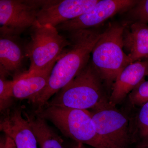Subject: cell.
Segmentation results:
<instances>
[{
  "label": "cell",
  "mask_w": 148,
  "mask_h": 148,
  "mask_svg": "<svg viewBox=\"0 0 148 148\" xmlns=\"http://www.w3.org/2000/svg\"><path fill=\"white\" fill-rule=\"evenodd\" d=\"M70 45L53 66L45 88L31 103L43 108L50 98L71 82L90 61L93 48L102 33L92 29L69 33Z\"/></svg>",
  "instance_id": "cell-1"
},
{
  "label": "cell",
  "mask_w": 148,
  "mask_h": 148,
  "mask_svg": "<svg viewBox=\"0 0 148 148\" xmlns=\"http://www.w3.org/2000/svg\"><path fill=\"white\" fill-rule=\"evenodd\" d=\"M104 86L100 73L90 61L82 71L56 93L45 106L92 110L109 102V96Z\"/></svg>",
  "instance_id": "cell-2"
},
{
  "label": "cell",
  "mask_w": 148,
  "mask_h": 148,
  "mask_svg": "<svg viewBox=\"0 0 148 148\" xmlns=\"http://www.w3.org/2000/svg\"><path fill=\"white\" fill-rule=\"evenodd\" d=\"M124 29L119 25L109 27L102 33L91 52V61L100 73L109 95L120 72L132 63L124 51Z\"/></svg>",
  "instance_id": "cell-3"
},
{
  "label": "cell",
  "mask_w": 148,
  "mask_h": 148,
  "mask_svg": "<svg viewBox=\"0 0 148 148\" xmlns=\"http://www.w3.org/2000/svg\"><path fill=\"white\" fill-rule=\"evenodd\" d=\"M37 114L52 123L67 138L95 148H109L98 135L90 111L45 106Z\"/></svg>",
  "instance_id": "cell-4"
},
{
  "label": "cell",
  "mask_w": 148,
  "mask_h": 148,
  "mask_svg": "<svg viewBox=\"0 0 148 148\" xmlns=\"http://www.w3.org/2000/svg\"><path fill=\"white\" fill-rule=\"evenodd\" d=\"M30 41L25 46L30 64L29 73L52 70L61 53L70 45L56 27L37 23L30 29Z\"/></svg>",
  "instance_id": "cell-5"
},
{
  "label": "cell",
  "mask_w": 148,
  "mask_h": 148,
  "mask_svg": "<svg viewBox=\"0 0 148 148\" xmlns=\"http://www.w3.org/2000/svg\"><path fill=\"white\" fill-rule=\"evenodd\" d=\"M96 131L109 148H130L138 139L134 121L110 102L90 112Z\"/></svg>",
  "instance_id": "cell-6"
},
{
  "label": "cell",
  "mask_w": 148,
  "mask_h": 148,
  "mask_svg": "<svg viewBox=\"0 0 148 148\" xmlns=\"http://www.w3.org/2000/svg\"><path fill=\"white\" fill-rule=\"evenodd\" d=\"M44 1L1 0V34L19 36L37 23Z\"/></svg>",
  "instance_id": "cell-7"
},
{
  "label": "cell",
  "mask_w": 148,
  "mask_h": 148,
  "mask_svg": "<svg viewBox=\"0 0 148 148\" xmlns=\"http://www.w3.org/2000/svg\"><path fill=\"white\" fill-rule=\"evenodd\" d=\"M138 1L99 0L89 10L79 17L56 27L58 31L70 32L92 29L100 25L115 14L133 7Z\"/></svg>",
  "instance_id": "cell-8"
},
{
  "label": "cell",
  "mask_w": 148,
  "mask_h": 148,
  "mask_svg": "<svg viewBox=\"0 0 148 148\" xmlns=\"http://www.w3.org/2000/svg\"><path fill=\"white\" fill-rule=\"evenodd\" d=\"M99 0L44 1L37 14L40 24L55 27L79 17L89 10Z\"/></svg>",
  "instance_id": "cell-9"
},
{
  "label": "cell",
  "mask_w": 148,
  "mask_h": 148,
  "mask_svg": "<svg viewBox=\"0 0 148 148\" xmlns=\"http://www.w3.org/2000/svg\"><path fill=\"white\" fill-rule=\"evenodd\" d=\"M148 59L132 62L126 66L118 75L114 83L109 102L116 106L125 98L147 75Z\"/></svg>",
  "instance_id": "cell-10"
},
{
  "label": "cell",
  "mask_w": 148,
  "mask_h": 148,
  "mask_svg": "<svg viewBox=\"0 0 148 148\" xmlns=\"http://www.w3.org/2000/svg\"><path fill=\"white\" fill-rule=\"evenodd\" d=\"M0 129L13 140L16 148H37L36 136L20 109L7 112L1 120Z\"/></svg>",
  "instance_id": "cell-11"
},
{
  "label": "cell",
  "mask_w": 148,
  "mask_h": 148,
  "mask_svg": "<svg viewBox=\"0 0 148 148\" xmlns=\"http://www.w3.org/2000/svg\"><path fill=\"white\" fill-rule=\"evenodd\" d=\"M19 36L0 35V72L6 75L18 73L26 56L25 47L18 41Z\"/></svg>",
  "instance_id": "cell-12"
},
{
  "label": "cell",
  "mask_w": 148,
  "mask_h": 148,
  "mask_svg": "<svg viewBox=\"0 0 148 148\" xmlns=\"http://www.w3.org/2000/svg\"><path fill=\"white\" fill-rule=\"evenodd\" d=\"M51 71L32 73L26 71L15 77L13 79L12 97L20 100L27 99L32 102L46 86Z\"/></svg>",
  "instance_id": "cell-13"
},
{
  "label": "cell",
  "mask_w": 148,
  "mask_h": 148,
  "mask_svg": "<svg viewBox=\"0 0 148 148\" xmlns=\"http://www.w3.org/2000/svg\"><path fill=\"white\" fill-rule=\"evenodd\" d=\"M123 49L132 62L144 58L148 59V25L135 21L125 30Z\"/></svg>",
  "instance_id": "cell-14"
},
{
  "label": "cell",
  "mask_w": 148,
  "mask_h": 148,
  "mask_svg": "<svg viewBox=\"0 0 148 148\" xmlns=\"http://www.w3.org/2000/svg\"><path fill=\"white\" fill-rule=\"evenodd\" d=\"M34 133L40 148H66L62 138L47 124L45 119L23 112Z\"/></svg>",
  "instance_id": "cell-15"
},
{
  "label": "cell",
  "mask_w": 148,
  "mask_h": 148,
  "mask_svg": "<svg viewBox=\"0 0 148 148\" xmlns=\"http://www.w3.org/2000/svg\"><path fill=\"white\" fill-rule=\"evenodd\" d=\"M134 121L140 142L148 143V102L140 107L134 118Z\"/></svg>",
  "instance_id": "cell-16"
},
{
  "label": "cell",
  "mask_w": 148,
  "mask_h": 148,
  "mask_svg": "<svg viewBox=\"0 0 148 148\" xmlns=\"http://www.w3.org/2000/svg\"><path fill=\"white\" fill-rule=\"evenodd\" d=\"M128 101L130 106L141 107L148 102V81L144 80L129 93Z\"/></svg>",
  "instance_id": "cell-17"
},
{
  "label": "cell",
  "mask_w": 148,
  "mask_h": 148,
  "mask_svg": "<svg viewBox=\"0 0 148 148\" xmlns=\"http://www.w3.org/2000/svg\"><path fill=\"white\" fill-rule=\"evenodd\" d=\"M6 75L0 72V109L1 112L8 108L12 98L11 96L13 80L6 79Z\"/></svg>",
  "instance_id": "cell-18"
},
{
  "label": "cell",
  "mask_w": 148,
  "mask_h": 148,
  "mask_svg": "<svg viewBox=\"0 0 148 148\" xmlns=\"http://www.w3.org/2000/svg\"><path fill=\"white\" fill-rule=\"evenodd\" d=\"M132 17L145 24H148V0L138 1L131 12Z\"/></svg>",
  "instance_id": "cell-19"
},
{
  "label": "cell",
  "mask_w": 148,
  "mask_h": 148,
  "mask_svg": "<svg viewBox=\"0 0 148 148\" xmlns=\"http://www.w3.org/2000/svg\"><path fill=\"white\" fill-rule=\"evenodd\" d=\"M0 148H16L13 140L8 135H5L1 138Z\"/></svg>",
  "instance_id": "cell-20"
},
{
  "label": "cell",
  "mask_w": 148,
  "mask_h": 148,
  "mask_svg": "<svg viewBox=\"0 0 148 148\" xmlns=\"http://www.w3.org/2000/svg\"><path fill=\"white\" fill-rule=\"evenodd\" d=\"M68 148H86L85 147L84 145L81 144V143H77L75 142V143L72 144L70 146V147Z\"/></svg>",
  "instance_id": "cell-21"
},
{
  "label": "cell",
  "mask_w": 148,
  "mask_h": 148,
  "mask_svg": "<svg viewBox=\"0 0 148 148\" xmlns=\"http://www.w3.org/2000/svg\"><path fill=\"white\" fill-rule=\"evenodd\" d=\"M135 148H148V143L140 142Z\"/></svg>",
  "instance_id": "cell-22"
},
{
  "label": "cell",
  "mask_w": 148,
  "mask_h": 148,
  "mask_svg": "<svg viewBox=\"0 0 148 148\" xmlns=\"http://www.w3.org/2000/svg\"><path fill=\"white\" fill-rule=\"evenodd\" d=\"M147 75H148V72H147Z\"/></svg>",
  "instance_id": "cell-23"
}]
</instances>
